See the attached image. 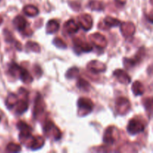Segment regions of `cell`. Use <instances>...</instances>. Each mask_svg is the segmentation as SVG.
I'll return each mask as SVG.
<instances>
[{"instance_id":"obj_1","label":"cell","mask_w":153,"mask_h":153,"mask_svg":"<svg viewBox=\"0 0 153 153\" xmlns=\"http://www.w3.org/2000/svg\"><path fill=\"white\" fill-rule=\"evenodd\" d=\"M8 71L11 76H19V79L25 84L31 83L33 81V77L30 75L28 71L18 65L16 63L12 62L9 65Z\"/></svg>"},{"instance_id":"obj_2","label":"cell","mask_w":153,"mask_h":153,"mask_svg":"<svg viewBox=\"0 0 153 153\" xmlns=\"http://www.w3.org/2000/svg\"><path fill=\"white\" fill-rule=\"evenodd\" d=\"M145 124L137 118L130 120L127 126V131L131 135H135L144 131Z\"/></svg>"},{"instance_id":"obj_3","label":"cell","mask_w":153,"mask_h":153,"mask_svg":"<svg viewBox=\"0 0 153 153\" xmlns=\"http://www.w3.org/2000/svg\"><path fill=\"white\" fill-rule=\"evenodd\" d=\"M78 108H79V111L81 112L80 116L83 117L85 115L91 113L94 109V103L90 99L82 97L78 100Z\"/></svg>"},{"instance_id":"obj_4","label":"cell","mask_w":153,"mask_h":153,"mask_svg":"<svg viewBox=\"0 0 153 153\" xmlns=\"http://www.w3.org/2000/svg\"><path fill=\"white\" fill-rule=\"evenodd\" d=\"M130 102L126 98L120 97L116 101V110L119 114L124 115L130 110Z\"/></svg>"},{"instance_id":"obj_5","label":"cell","mask_w":153,"mask_h":153,"mask_svg":"<svg viewBox=\"0 0 153 153\" xmlns=\"http://www.w3.org/2000/svg\"><path fill=\"white\" fill-rule=\"evenodd\" d=\"M26 140L28 141V144H27V147L30 148L32 150H36V149H40V148H41L44 145V139H43V137H40V136L34 137V136L31 135Z\"/></svg>"},{"instance_id":"obj_6","label":"cell","mask_w":153,"mask_h":153,"mask_svg":"<svg viewBox=\"0 0 153 153\" xmlns=\"http://www.w3.org/2000/svg\"><path fill=\"white\" fill-rule=\"evenodd\" d=\"M18 129L20 131L19 133V139L25 138V137H29L31 135V132H32V128L28 124L25 123L24 121H19L18 122L17 125Z\"/></svg>"},{"instance_id":"obj_7","label":"cell","mask_w":153,"mask_h":153,"mask_svg":"<svg viewBox=\"0 0 153 153\" xmlns=\"http://www.w3.org/2000/svg\"><path fill=\"white\" fill-rule=\"evenodd\" d=\"M45 109V104L43 102V98H42L41 95L38 94L37 98L35 99V102H34V107L33 109V114H34V118H37L38 115L43 113Z\"/></svg>"},{"instance_id":"obj_8","label":"cell","mask_w":153,"mask_h":153,"mask_svg":"<svg viewBox=\"0 0 153 153\" xmlns=\"http://www.w3.org/2000/svg\"><path fill=\"white\" fill-rule=\"evenodd\" d=\"M117 128L115 127L111 126L106 129V131H105L104 136H103V141L105 144L111 145L114 143L116 138L114 137V131Z\"/></svg>"},{"instance_id":"obj_9","label":"cell","mask_w":153,"mask_h":153,"mask_svg":"<svg viewBox=\"0 0 153 153\" xmlns=\"http://www.w3.org/2000/svg\"><path fill=\"white\" fill-rule=\"evenodd\" d=\"M13 25H14L15 28H16L19 31H21V32L25 31L28 25L26 19H25L23 16H20V15H18V16H16V17L13 19Z\"/></svg>"},{"instance_id":"obj_10","label":"cell","mask_w":153,"mask_h":153,"mask_svg":"<svg viewBox=\"0 0 153 153\" xmlns=\"http://www.w3.org/2000/svg\"><path fill=\"white\" fill-rule=\"evenodd\" d=\"M114 76L117 79L118 82L122 84L128 85V84H129L131 82V78L128 76L126 72L120 70V69L115 70L114 72Z\"/></svg>"},{"instance_id":"obj_11","label":"cell","mask_w":153,"mask_h":153,"mask_svg":"<svg viewBox=\"0 0 153 153\" xmlns=\"http://www.w3.org/2000/svg\"><path fill=\"white\" fill-rule=\"evenodd\" d=\"M79 21L82 28L85 31H88L93 26V19L88 14L81 15L79 17Z\"/></svg>"},{"instance_id":"obj_12","label":"cell","mask_w":153,"mask_h":153,"mask_svg":"<svg viewBox=\"0 0 153 153\" xmlns=\"http://www.w3.org/2000/svg\"><path fill=\"white\" fill-rule=\"evenodd\" d=\"M88 68L90 71L93 72L94 73H99L101 72H104L106 70V67L102 63L99 62L98 61H94L89 63L88 66Z\"/></svg>"},{"instance_id":"obj_13","label":"cell","mask_w":153,"mask_h":153,"mask_svg":"<svg viewBox=\"0 0 153 153\" xmlns=\"http://www.w3.org/2000/svg\"><path fill=\"white\" fill-rule=\"evenodd\" d=\"M73 43H74L75 47L76 48V50L79 49V50L82 51V52H89V51L92 50L93 49L92 46H90L88 43L82 41V40H79V39L78 38H75L74 40H73Z\"/></svg>"},{"instance_id":"obj_14","label":"cell","mask_w":153,"mask_h":153,"mask_svg":"<svg viewBox=\"0 0 153 153\" xmlns=\"http://www.w3.org/2000/svg\"><path fill=\"white\" fill-rule=\"evenodd\" d=\"M15 106H16V113L17 114H22L25 113L28 108V101L27 100H18Z\"/></svg>"},{"instance_id":"obj_15","label":"cell","mask_w":153,"mask_h":153,"mask_svg":"<svg viewBox=\"0 0 153 153\" xmlns=\"http://www.w3.org/2000/svg\"><path fill=\"white\" fill-rule=\"evenodd\" d=\"M79 25L73 19H70L65 24V30L68 34H73L79 31Z\"/></svg>"},{"instance_id":"obj_16","label":"cell","mask_w":153,"mask_h":153,"mask_svg":"<svg viewBox=\"0 0 153 153\" xmlns=\"http://www.w3.org/2000/svg\"><path fill=\"white\" fill-rule=\"evenodd\" d=\"M131 91H132L133 94L134 96H140L143 95L144 93V87H143V84L140 83L139 81L134 82L131 87Z\"/></svg>"},{"instance_id":"obj_17","label":"cell","mask_w":153,"mask_h":153,"mask_svg":"<svg viewBox=\"0 0 153 153\" xmlns=\"http://www.w3.org/2000/svg\"><path fill=\"white\" fill-rule=\"evenodd\" d=\"M60 25L56 20L52 19V20H49V22L46 25V33L47 34H53L55 33L59 29Z\"/></svg>"},{"instance_id":"obj_18","label":"cell","mask_w":153,"mask_h":153,"mask_svg":"<svg viewBox=\"0 0 153 153\" xmlns=\"http://www.w3.org/2000/svg\"><path fill=\"white\" fill-rule=\"evenodd\" d=\"M23 12L28 16H35L39 13V10L37 7L31 4L25 6L23 8Z\"/></svg>"},{"instance_id":"obj_19","label":"cell","mask_w":153,"mask_h":153,"mask_svg":"<svg viewBox=\"0 0 153 153\" xmlns=\"http://www.w3.org/2000/svg\"><path fill=\"white\" fill-rule=\"evenodd\" d=\"M17 101H18V99L16 95H14V94H9L5 102L6 106H7V108L8 109H12L13 107H14L16 103L17 102Z\"/></svg>"},{"instance_id":"obj_20","label":"cell","mask_w":153,"mask_h":153,"mask_svg":"<svg viewBox=\"0 0 153 153\" xmlns=\"http://www.w3.org/2000/svg\"><path fill=\"white\" fill-rule=\"evenodd\" d=\"M120 21L118 20V19L110 17V16H107L106 18H105L104 21H103L105 25L106 26L108 27V28H111V27L119 25L120 24Z\"/></svg>"},{"instance_id":"obj_21","label":"cell","mask_w":153,"mask_h":153,"mask_svg":"<svg viewBox=\"0 0 153 153\" xmlns=\"http://www.w3.org/2000/svg\"><path fill=\"white\" fill-rule=\"evenodd\" d=\"M77 87L82 91H88L91 88V85L86 80H85L82 78H79L77 82Z\"/></svg>"},{"instance_id":"obj_22","label":"cell","mask_w":153,"mask_h":153,"mask_svg":"<svg viewBox=\"0 0 153 153\" xmlns=\"http://www.w3.org/2000/svg\"><path fill=\"white\" fill-rule=\"evenodd\" d=\"M88 6L93 10H102L104 9L103 3L99 1H91Z\"/></svg>"},{"instance_id":"obj_23","label":"cell","mask_w":153,"mask_h":153,"mask_svg":"<svg viewBox=\"0 0 153 153\" xmlns=\"http://www.w3.org/2000/svg\"><path fill=\"white\" fill-rule=\"evenodd\" d=\"M6 151L10 152H19L21 151V147L17 143H10L6 147Z\"/></svg>"},{"instance_id":"obj_24","label":"cell","mask_w":153,"mask_h":153,"mask_svg":"<svg viewBox=\"0 0 153 153\" xmlns=\"http://www.w3.org/2000/svg\"><path fill=\"white\" fill-rule=\"evenodd\" d=\"M79 73V70L77 67H73V68L70 69V70L67 72V73H66V77H67V79H74V78H76V76H78Z\"/></svg>"},{"instance_id":"obj_25","label":"cell","mask_w":153,"mask_h":153,"mask_svg":"<svg viewBox=\"0 0 153 153\" xmlns=\"http://www.w3.org/2000/svg\"><path fill=\"white\" fill-rule=\"evenodd\" d=\"M53 43L57 47L61 48V49H66L67 48L66 43L61 38H59V37H55L53 40Z\"/></svg>"},{"instance_id":"obj_26","label":"cell","mask_w":153,"mask_h":153,"mask_svg":"<svg viewBox=\"0 0 153 153\" xmlns=\"http://www.w3.org/2000/svg\"><path fill=\"white\" fill-rule=\"evenodd\" d=\"M152 98H148L146 99L144 102V107L146 109L148 112L149 113H152Z\"/></svg>"},{"instance_id":"obj_27","label":"cell","mask_w":153,"mask_h":153,"mask_svg":"<svg viewBox=\"0 0 153 153\" xmlns=\"http://www.w3.org/2000/svg\"><path fill=\"white\" fill-rule=\"evenodd\" d=\"M116 1L118 3H120L121 4H124L126 2V0H116Z\"/></svg>"},{"instance_id":"obj_28","label":"cell","mask_w":153,"mask_h":153,"mask_svg":"<svg viewBox=\"0 0 153 153\" xmlns=\"http://www.w3.org/2000/svg\"><path fill=\"white\" fill-rule=\"evenodd\" d=\"M1 22H2V18H1V16H0V25H1Z\"/></svg>"},{"instance_id":"obj_29","label":"cell","mask_w":153,"mask_h":153,"mask_svg":"<svg viewBox=\"0 0 153 153\" xmlns=\"http://www.w3.org/2000/svg\"><path fill=\"white\" fill-rule=\"evenodd\" d=\"M0 120H1V117H0Z\"/></svg>"}]
</instances>
